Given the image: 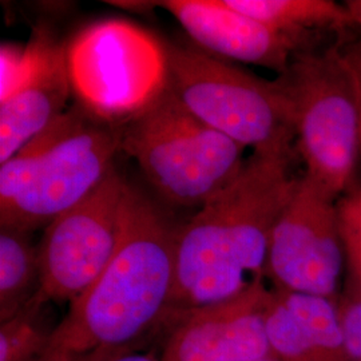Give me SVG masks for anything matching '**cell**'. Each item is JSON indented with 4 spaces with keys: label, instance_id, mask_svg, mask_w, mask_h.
<instances>
[{
    "label": "cell",
    "instance_id": "cell-1",
    "mask_svg": "<svg viewBox=\"0 0 361 361\" xmlns=\"http://www.w3.org/2000/svg\"><path fill=\"white\" fill-rule=\"evenodd\" d=\"M295 143L255 150L240 173L177 229L168 310L241 295L267 273L271 232L295 193Z\"/></svg>",
    "mask_w": 361,
    "mask_h": 361
},
{
    "label": "cell",
    "instance_id": "cell-2",
    "mask_svg": "<svg viewBox=\"0 0 361 361\" xmlns=\"http://www.w3.org/2000/svg\"><path fill=\"white\" fill-rule=\"evenodd\" d=\"M176 235L177 228L154 201L129 183L113 257L70 304L39 361H77L131 347L161 323L173 293Z\"/></svg>",
    "mask_w": 361,
    "mask_h": 361
},
{
    "label": "cell",
    "instance_id": "cell-3",
    "mask_svg": "<svg viewBox=\"0 0 361 361\" xmlns=\"http://www.w3.org/2000/svg\"><path fill=\"white\" fill-rule=\"evenodd\" d=\"M118 153V129L73 104L0 165V226L46 228L102 182Z\"/></svg>",
    "mask_w": 361,
    "mask_h": 361
},
{
    "label": "cell",
    "instance_id": "cell-4",
    "mask_svg": "<svg viewBox=\"0 0 361 361\" xmlns=\"http://www.w3.org/2000/svg\"><path fill=\"white\" fill-rule=\"evenodd\" d=\"M286 101L305 174L340 200L357 185L360 109L340 44L298 52L274 79Z\"/></svg>",
    "mask_w": 361,
    "mask_h": 361
},
{
    "label": "cell",
    "instance_id": "cell-5",
    "mask_svg": "<svg viewBox=\"0 0 361 361\" xmlns=\"http://www.w3.org/2000/svg\"><path fill=\"white\" fill-rule=\"evenodd\" d=\"M118 131L119 152L135 159L173 205L200 209L234 180L246 159L245 147L195 118L170 86Z\"/></svg>",
    "mask_w": 361,
    "mask_h": 361
},
{
    "label": "cell",
    "instance_id": "cell-6",
    "mask_svg": "<svg viewBox=\"0 0 361 361\" xmlns=\"http://www.w3.org/2000/svg\"><path fill=\"white\" fill-rule=\"evenodd\" d=\"M71 94L83 110L113 128L145 113L169 89L166 47L121 19L80 30L66 46Z\"/></svg>",
    "mask_w": 361,
    "mask_h": 361
},
{
    "label": "cell",
    "instance_id": "cell-7",
    "mask_svg": "<svg viewBox=\"0 0 361 361\" xmlns=\"http://www.w3.org/2000/svg\"><path fill=\"white\" fill-rule=\"evenodd\" d=\"M165 47L169 86L201 122L253 152L295 143L290 110L274 80L200 49Z\"/></svg>",
    "mask_w": 361,
    "mask_h": 361
},
{
    "label": "cell",
    "instance_id": "cell-8",
    "mask_svg": "<svg viewBox=\"0 0 361 361\" xmlns=\"http://www.w3.org/2000/svg\"><path fill=\"white\" fill-rule=\"evenodd\" d=\"M128 188L114 166L87 197L46 226L38 246L44 301L70 305L104 271L118 245Z\"/></svg>",
    "mask_w": 361,
    "mask_h": 361
},
{
    "label": "cell",
    "instance_id": "cell-9",
    "mask_svg": "<svg viewBox=\"0 0 361 361\" xmlns=\"http://www.w3.org/2000/svg\"><path fill=\"white\" fill-rule=\"evenodd\" d=\"M337 201L301 176L271 232L265 276L274 288L335 298L345 259Z\"/></svg>",
    "mask_w": 361,
    "mask_h": 361
},
{
    "label": "cell",
    "instance_id": "cell-10",
    "mask_svg": "<svg viewBox=\"0 0 361 361\" xmlns=\"http://www.w3.org/2000/svg\"><path fill=\"white\" fill-rule=\"evenodd\" d=\"M271 289L256 280L241 295L198 308L166 310L171 328L162 361H255L269 357L265 310Z\"/></svg>",
    "mask_w": 361,
    "mask_h": 361
},
{
    "label": "cell",
    "instance_id": "cell-11",
    "mask_svg": "<svg viewBox=\"0 0 361 361\" xmlns=\"http://www.w3.org/2000/svg\"><path fill=\"white\" fill-rule=\"evenodd\" d=\"M70 94L66 46L38 27L26 46L22 75L0 98V165L65 113Z\"/></svg>",
    "mask_w": 361,
    "mask_h": 361
},
{
    "label": "cell",
    "instance_id": "cell-12",
    "mask_svg": "<svg viewBox=\"0 0 361 361\" xmlns=\"http://www.w3.org/2000/svg\"><path fill=\"white\" fill-rule=\"evenodd\" d=\"M183 27L204 51L281 74L293 56L305 49L257 19L232 7L228 0L157 1Z\"/></svg>",
    "mask_w": 361,
    "mask_h": 361
},
{
    "label": "cell",
    "instance_id": "cell-13",
    "mask_svg": "<svg viewBox=\"0 0 361 361\" xmlns=\"http://www.w3.org/2000/svg\"><path fill=\"white\" fill-rule=\"evenodd\" d=\"M265 329L271 355L279 361H347L335 298L274 288Z\"/></svg>",
    "mask_w": 361,
    "mask_h": 361
},
{
    "label": "cell",
    "instance_id": "cell-14",
    "mask_svg": "<svg viewBox=\"0 0 361 361\" xmlns=\"http://www.w3.org/2000/svg\"><path fill=\"white\" fill-rule=\"evenodd\" d=\"M228 3L271 30L295 39L305 50H310V40L323 31L343 34L355 27L345 6L334 0H228Z\"/></svg>",
    "mask_w": 361,
    "mask_h": 361
},
{
    "label": "cell",
    "instance_id": "cell-15",
    "mask_svg": "<svg viewBox=\"0 0 361 361\" xmlns=\"http://www.w3.org/2000/svg\"><path fill=\"white\" fill-rule=\"evenodd\" d=\"M39 290L38 246L30 233L0 226V323L23 310Z\"/></svg>",
    "mask_w": 361,
    "mask_h": 361
},
{
    "label": "cell",
    "instance_id": "cell-16",
    "mask_svg": "<svg viewBox=\"0 0 361 361\" xmlns=\"http://www.w3.org/2000/svg\"><path fill=\"white\" fill-rule=\"evenodd\" d=\"M50 302L40 295L11 319L0 323V361H39L55 326L47 323Z\"/></svg>",
    "mask_w": 361,
    "mask_h": 361
},
{
    "label": "cell",
    "instance_id": "cell-17",
    "mask_svg": "<svg viewBox=\"0 0 361 361\" xmlns=\"http://www.w3.org/2000/svg\"><path fill=\"white\" fill-rule=\"evenodd\" d=\"M341 238L352 283L361 289V186L356 185L337 201Z\"/></svg>",
    "mask_w": 361,
    "mask_h": 361
},
{
    "label": "cell",
    "instance_id": "cell-18",
    "mask_svg": "<svg viewBox=\"0 0 361 361\" xmlns=\"http://www.w3.org/2000/svg\"><path fill=\"white\" fill-rule=\"evenodd\" d=\"M343 350L347 361H361V289L350 281L345 296L337 301Z\"/></svg>",
    "mask_w": 361,
    "mask_h": 361
},
{
    "label": "cell",
    "instance_id": "cell-19",
    "mask_svg": "<svg viewBox=\"0 0 361 361\" xmlns=\"http://www.w3.org/2000/svg\"><path fill=\"white\" fill-rule=\"evenodd\" d=\"M26 65V47L1 44L0 49V98L6 97L19 80Z\"/></svg>",
    "mask_w": 361,
    "mask_h": 361
},
{
    "label": "cell",
    "instance_id": "cell-20",
    "mask_svg": "<svg viewBox=\"0 0 361 361\" xmlns=\"http://www.w3.org/2000/svg\"><path fill=\"white\" fill-rule=\"evenodd\" d=\"M131 347L125 348L106 349L83 356L77 361H162L152 352H141Z\"/></svg>",
    "mask_w": 361,
    "mask_h": 361
},
{
    "label": "cell",
    "instance_id": "cell-21",
    "mask_svg": "<svg viewBox=\"0 0 361 361\" xmlns=\"http://www.w3.org/2000/svg\"><path fill=\"white\" fill-rule=\"evenodd\" d=\"M340 51L343 55V59L348 67L349 73L353 79L359 109H360V162H361V39L347 42L344 44H340Z\"/></svg>",
    "mask_w": 361,
    "mask_h": 361
},
{
    "label": "cell",
    "instance_id": "cell-22",
    "mask_svg": "<svg viewBox=\"0 0 361 361\" xmlns=\"http://www.w3.org/2000/svg\"><path fill=\"white\" fill-rule=\"evenodd\" d=\"M344 6L352 19L353 26L359 27L361 30V0H347L344 1Z\"/></svg>",
    "mask_w": 361,
    "mask_h": 361
},
{
    "label": "cell",
    "instance_id": "cell-23",
    "mask_svg": "<svg viewBox=\"0 0 361 361\" xmlns=\"http://www.w3.org/2000/svg\"><path fill=\"white\" fill-rule=\"evenodd\" d=\"M255 361H279L277 359H274L273 356H269V357H265V359H259V360Z\"/></svg>",
    "mask_w": 361,
    "mask_h": 361
}]
</instances>
